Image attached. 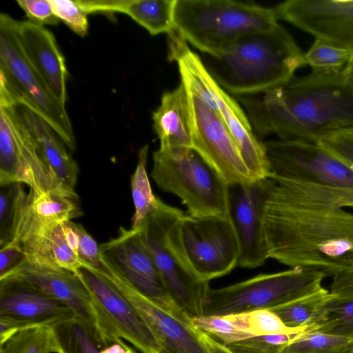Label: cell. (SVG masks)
<instances>
[{"label": "cell", "mask_w": 353, "mask_h": 353, "mask_svg": "<svg viewBox=\"0 0 353 353\" xmlns=\"http://www.w3.org/2000/svg\"><path fill=\"white\" fill-rule=\"evenodd\" d=\"M327 188L270 176L262 210L268 259L333 278L353 268V213Z\"/></svg>", "instance_id": "1"}, {"label": "cell", "mask_w": 353, "mask_h": 353, "mask_svg": "<svg viewBox=\"0 0 353 353\" xmlns=\"http://www.w3.org/2000/svg\"><path fill=\"white\" fill-rule=\"evenodd\" d=\"M239 97L252 128L260 137L317 143L330 132L353 127V88L341 72H314L261 93Z\"/></svg>", "instance_id": "2"}, {"label": "cell", "mask_w": 353, "mask_h": 353, "mask_svg": "<svg viewBox=\"0 0 353 353\" xmlns=\"http://www.w3.org/2000/svg\"><path fill=\"white\" fill-rule=\"evenodd\" d=\"M205 68L225 90L236 95L261 94L290 81L305 65L304 52L279 23L242 36Z\"/></svg>", "instance_id": "3"}, {"label": "cell", "mask_w": 353, "mask_h": 353, "mask_svg": "<svg viewBox=\"0 0 353 353\" xmlns=\"http://www.w3.org/2000/svg\"><path fill=\"white\" fill-rule=\"evenodd\" d=\"M174 21L187 42L211 57L243 35L279 23L273 8L232 0H176Z\"/></svg>", "instance_id": "4"}, {"label": "cell", "mask_w": 353, "mask_h": 353, "mask_svg": "<svg viewBox=\"0 0 353 353\" xmlns=\"http://www.w3.org/2000/svg\"><path fill=\"white\" fill-rule=\"evenodd\" d=\"M168 39V60L177 63L181 81L225 124L253 179L269 178L270 169L264 144L254 133L245 112L215 81L179 33Z\"/></svg>", "instance_id": "5"}, {"label": "cell", "mask_w": 353, "mask_h": 353, "mask_svg": "<svg viewBox=\"0 0 353 353\" xmlns=\"http://www.w3.org/2000/svg\"><path fill=\"white\" fill-rule=\"evenodd\" d=\"M185 213L158 198V208L140 227L141 237L175 303L190 318L202 315L208 282L200 281L186 255L181 236Z\"/></svg>", "instance_id": "6"}, {"label": "cell", "mask_w": 353, "mask_h": 353, "mask_svg": "<svg viewBox=\"0 0 353 353\" xmlns=\"http://www.w3.org/2000/svg\"><path fill=\"white\" fill-rule=\"evenodd\" d=\"M151 177L178 196L194 216H230V186L193 148L160 149L152 154Z\"/></svg>", "instance_id": "7"}, {"label": "cell", "mask_w": 353, "mask_h": 353, "mask_svg": "<svg viewBox=\"0 0 353 353\" xmlns=\"http://www.w3.org/2000/svg\"><path fill=\"white\" fill-rule=\"evenodd\" d=\"M16 21L7 14H0V97L30 108L74 151L76 140L66 108L52 97L26 58Z\"/></svg>", "instance_id": "8"}, {"label": "cell", "mask_w": 353, "mask_h": 353, "mask_svg": "<svg viewBox=\"0 0 353 353\" xmlns=\"http://www.w3.org/2000/svg\"><path fill=\"white\" fill-rule=\"evenodd\" d=\"M326 275L316 270L296 267L206 291L202 315H227L271 309L315 292Z\"/></svg>", "instance_id": "9"}, {"label": "cell", "mask_w": 353, "mask_h": 353, "mask_svg": "<svg viewBox=\"0 0 353 353\" xmlns=\"http://www.w3.org/2000/svg\"><path fill=\"white\" fill-rule=\"evenodd\" d=\"M263 144L270 176L350 192L353 207V170L328 150L317 143L299 140Z\"/></svg>", "instance_id": "10"}, {"label": "cell", "mask_w": 353, "mask_h": 353, "mask_svg": "<svg viewBox=\"0 0 353 353\" xmlns=\"http://www.w3.org/2000/svg\"><path fill=\"white\" fill-rule=\"evenodd\" d=\"M181 236L188 259L200 281L209 283L238 266L240 246L230 216L185 214Z\"/></svg>", "instance_id": "11"}, {"label": "cell", "mask_w": 353, "mask_h": 353, "mask_svg": "<svg viewBox=\"0 0 353 353\" xmlns=\"http://www.w3.org/2000/svg\"><path fill=\"white\" fill-rule=\"evenodd\" d=\"M76 274L90 294L97 314L98 331L106 341L121 339L142 353H159V342L148 323L108 279L85 265Z\"/></svg>", "instance_id": "12"}, {"label": "cell", "mask_w": 353, "mask_h": 353, "mask_svg": "<svg viewBox=\"0 0 353 353\" xmlns=\"http://www.w3.org/2000/svg\"><path fill=\"white\" fill-rule=\"evenodd\" d=\"M100 252L140 293L179 320L192 324L172 300L152 255L142 241L140 227H120L116 238L100 245Z\"/></svg>", "instance_id": "13"}, {"label": "cell", "mask_w": 353, "mask_h": 353, "mask_svg": "<svg viewBox=\"0 0 353 353\" xmlns=\"http://www.w3.org/2000/svg\"><path fill=\"white\" fill-rule=\"evenodd\" d=\"M185 86L189 100L192 148L230 187L256 181L245 166L225 124L191 88Z\"/></svg>", "instance_id": "14"}, {"label": "cell", "mask_w": 353, "mask_h": 353, "mask_svg": "<svg viewBox=\"0 0 353 353\" xmlns=\"http://www.w3.org/2000/svg\"><path fill=\"white\" fill-rule=\"evenodd\" d=\"M94 268L108 279L136 307L155 335L159 353H208L196 328L172 316L140 293L103 255Z\"/></svg>", "instance_id": "15"}, {"label": "cell", "mask_w": 353, "mask_h": 353, "mask_svg": "<svg viewBox=\"0 0 353 353\" xmlns=\"http://www.w3.org/2000/svg\"><path fill=\"white\" fill-rule=\"evenodd\" d=\"M273 9L278 20L353 53V0H288Z\"/></svg>", "instance_id": "16"}, {"label": "cell", "mask_w": 353, "mask_h": 353, "mask_svg": "<svg viewBox=\"0 0 353 353\" xmlns=\"http://www.w3.org/2000/svg\"><path fill=\"white\" fill-rule=\"evenodd\" d=\"M13 187L15 210L10 241L20 245L46 234L61 222L83 215L75 191L35 195L26 193L22 183H14Z\"/></svg>", "instance_id": "17"}, {"label": "cell", "mask_w": 353, "mask_h": 353, "mask_svg": "<svg viewBox=\"0 0 353 353\" xmlns=\"http://www.w3.org/2000/svg\"><path fill=\"white\" fill-rule=\"evenodd\" d=\"M65 305L15 279H0V326L15 332L34 325H54L75 317Z\"/></svg>", "instance_id": "18"}, {"label": "cell", "mask_w": 353, "mask_h": 353, "mask_svg": "<svg viewBox=\"0 0 353 353\" xmlns=\"http://www.w3.org/2000/svg\"><path fill=\"white\" fill-rule=\"evenodd\" d=\"M269 178L230 187V217L240 246L238 266L256 268L268 259L263 239L262 210Z\"/></svg>", "instance_id": "19"}, {"label": "cell", "mask_w": 353, "mask_h": 353, "mask_svg": "<svg viewBox=\"0 0 353 353\" xmlns=\"http://www.w3.org/2000/svg\"><path fill=\"white\" fill-rule=\"evenodd\" d=\"M5 277L21 281L61 302L77 317L90 322L98 330L97 314L90 294L76 273L25 261L0 279Z\"/></svg>", "instance_id": "20"}, {"label": "cell", "mask_w": 353, "mask_h": 353, "mask_svg": "<svg viewBox=\"0 0 353 353\" xmlns=\"http://www.w3.org/2000/svg\"><path fill=\"white\" fill-rule=\"evenodd\" d=\"M16 33L30 65L52 97L65 107L68 70L54 35L43 26L17 21Z\"/></svg>", "instance_id": "21"}, {"label": "cell", "mask_w": 353, "mask_h": 353, "mask_svg": "<svg viewBox=\"0 0 353 353\" xmlns=\"http://www.w3.org/2000/svg\"><path fill=\"white\" fill-rule=\"evenodd\" d=\"M10 102L50 170L64 187L74 190L79 168L68 152L63 141L44 119L30 108L23 103Z\"/></svg>", "instance_id": "22"}, {"label": "cell", "mask_w": 353, "mask_h": 353, "mask_svg": "<svg viewBox=\"0 0 353 353\" xmlns=\"http://www.w3.org/2000/svg\"><path fill=\"white\" fill-rule=\"evenodd\" d=\"M152 119L160 149L192 148L188 94L183 81L162 94Z\"/></svg>", "instance_id": "23"}, {"label": "cell", "mask_w": 353, "mask_h": 353, "mask_svg": "<svg viewBox=\"0 0 353 353\" xmlns=\"http://www.w3.org/2000/svg\"><path fill=\"white\" fill-rule=\"evenodd\" d=\"M176 0H119L118 12L128 14L151 35L176 30L174 11Z\"/></svg>", "instance_id": "24"}, {"label": "cell", "mask_w": 353, "mask_h": 353, "mask_svg": "<svg viewBox=\"0 0 353 353\" xmlns=\"http://www.w3.org/2000/svg\"><path fill=\"white\" fill-rule=\"evenodd\" d=\"M57 353H101L106 341L90 322L74 317L52 327Z\"/></svg>", "instance_id": "25"}, {"label": "cell", "mask_w": 353, "mask_h": 353, "mask_svg": "<svg viewBox=\"0 0 353 353\" xmlns=\"http://www.w3.org/2000/svg\"><path fill=\"white\" fill-rule=\"evenodd\" d=\"M332 294L322 288L319 290L269 309L276 314L288 327H307L312 330L318 321L325 304Z\"/></svg>", "instance_id": "26"}, {"label": "cell", "mask_w": 353, "mask_h": 353, "mask_svg": "<svg viewBox=\"0 0 353 353\" xmlns=\"http://www.w3.org/2000/svg\"><path fill=\"white\" fill-rule=\"evenodd\" d=\"M148 150V145H145L139 150L137 165L131 176V190L134 205V213L132 218V228L141 226L158 208V197L152 192L146 172Z\"/></svg>", "instance_id": "27"}, {"label": "cell", "mask_w": 353, "mask_h": 353, "mask_svg": "<svg viewBox=\"0 0 353 353\" xmlns=\"http://www.w3.org/2000/svg\"><path fill=\"white\" fill-rule=\"evenodd\" d=\"M310 332L353 339V296L332 294L318 321Z\"/></svg>", "instance_id": "28"}, {"label": "cell", "mask_w": 353, "mask_h": 353, "mask_svg": "<svg viewBox=\"0 0 353 353\" xmlns=\"http://www.w3.org/2000/svg\"><path fill=\"white\" fill-rule=\"evenodd\" d=\"M1 353H57L54 330L46 325L21 328L1 345Z\"/></svg>", "instance_id": "29"}, {"label": "cell", "mask_w": 353, "mask_h": 353, "mask_svg": "<svg viewBox=\"0 0 353 353\" xmlns=\"http://www.w3.org/2000/svg\"><path fill=\"white\" fill-rule=\"evenodd\" d=\"M230 318L243 330L253 336L293 334L307 332V327L292 328L269 309L230 314Z\"/></svg>", "instance_id": "30"}, {"label": "cell", "mask_w": 353, "mask_h": 353, "mask_svg": "<svg viewBox=\"0 0 353 353\" xmlns=\"http://www.w3.org/2000/svg\"><path fill=\"white\" fill-rule=\"evenodd\" d=\"M353 339L319 332L299 334L279 353H351Z\"/></svg>", "instance_id": "31"}, {"label": "cell", "mask_w": 353, "mask_h": 353, "mask_svg": "<svg viewBox=\"0 0 353 353\" xmlns=\"http://www.w3.org/2000/svg\"><path fill=\"white\" fill-rule=\"evenodd\" d=\"M352 53L346 48L315 39L309 50L304 53V63L310 66L314 73L339 74L347 64Z\"/></svg>", "instance_id": "32"}, {"label": "cell", "mask_w": 353, "mask_h": 353, "mask_svg": "<svg viewBox=\"0 0 353 353\" xmlns=\"http://www.w3.org/2000/svg\"><path fill=\"white\" fill-rule=\"evenodd\" d=\"M192 325L219 339L225 345L254 336L241 330L229 315H200L191 318Z\"/></svg>", "instance_id": "33"}, {"label": "cell", "mask_w": 353, "mask_h": 353, "mask_svg": "<svg viewBox=\"0 0 353 353\" xmlns=\"http://www.w3.org/2000/svg\"><path fill=\"white\" fill-rule=\"evenodd\" d=\"M298 334L254 336L226 346L234 353H279Z\"/></svg>", "instance_id": "34"}, {"label": "cell", "mask_w": 353, "mask_h": 353, "mask_svg": "<svg viewBox=\"0 0 353 353\" xmlns=\"http://www.w3.org/2000/svg\"><path fill=\"white\" fill-rule=\"evenodd\" d=\"M317 143L353 170V127L327 133Z\"/></svg>", "instance_id": "35"}, {"label": "cell", "mask_w": 353, "mask_h": 353, "mask_svg": "<svg viewBox=\"0 0 353 353\" xmlns=\"http://www.w3.org/2000/svg\"><path fill=\"white\" fill-rule=\"evenodd\" d=\"M50 2L59 20L63 21L78 35L84 37L87 34V14L81 9L77 0H50Z\"/></svg>", "instance_id": "36"}, {"label": "cell", "mask_w": 353, "mask_h": 353, "mask_svg": "<svg viewBox=\"0 0 353 353\" xmlns=\"http://www.w3.org/2000/svg\"><path fill=\"white\" fill-rule=\"evenodd\" d=\"M51 250L54 263L59 268L76 273L82 267V261L65 239L62 222L54 228L52 233Z\"/></svg>", "instance_id": "37"}, {"label": "cell", "mask_w": 353, "mask_h": 353, "mask_svg": "<svg viewBox=\"0 0 353 353\" xmlns=\"http://www.w3.org/2000/svg\"><path fill=\"white\" fill-rule=\"evenodd\" d=\"M15 210L13 185L1 187L0 192V246L11 240Z\"/></svg>", "instance_id": "38"}, {"label": "cell", "mask_w": 353, "mask_h": 353, "mask_svg": "<svg viewBox=\"0 0 353 353\" xmlns=\"http://www.w3.org/2000/svg\"><path fill=\"white\" fill-rule=\"evenodd\" d=\"M17 2L30 21L43 26L58 24L59 20L53 12L50 0H18Z\"/></svg>", "instance_id": "39"}, {"label": "cell", "mask_w": 353, "mask_h": 353, "mask_svg": "<svg viewBox=\"0 0 353 353\" xmlns=\"http://www.w3.org/2000/svg\"><path fill=\"white\" fill-rule=\"evenodd\" d=\"M77 229L79 234V255L83 265L98 268L101 263L100 245L81 225L77 223Z\"/></svg>", "instance_id": "40"}, {"label": "cell", "mask_w": 353, "mask_h": 353, "mask_svg": "<svg viewBox=\"0 0 353 353\" xmlns=\"http://www.w3.org/2000/svg\"><path fill=\"white\" fill-rule=\"evenodd\" d=\"M26 260L21 245L10 241L1 247L0 277L12 270Z\"/></svg>", "instance_id": "41"}, {"label": "cell", "mask_w": 353, "mask_h": 353, "mask_svg": "<svg viewBox=\"0 0 353 353\" xmlns=\"http://www.w3.org/2000/svg\"><path fill=\"white\" fill-rule=\"evenodd\" d=\"M330 292L336 296H353V268L333 278Z\"/></svg>", "instance_id": "42"}, {"label": "cell", "mask_w": 353, "mask_h": 353, "mask_svg": "<svg viewBox=\"0 0 353 353\" xmlns=\"http://www.w3.org/2000/svg\"><path fill=\"white\" fill-rule=\"evenodd\" d=\"M196 333L208 353H234L226 345L214 340L210 335L196 329Z\"/></svg>", "instance_id": "43"}, {"label": "cell", "mask_w": 353, "mask_h": 353, "mask_svg": "<svg viewBox=\"0 0 353 353\" xmlns=\"http://www.w3.org/2000/svg\"><path fill=\"white\" fill-rule=\"evenodd\" d=\"M341 76L344 82L353 88V53L344 68L341 72Z\"/></svg>", "instance_id": "44"}, {"label": "cell", "mask_w": 353, "mask_h": 353, "mask_svg": "<svg viewBox=\"0 0 353 353\" xmlns=\"http://www.w3.org/2000/svg\"><path fill=\"white\" fill-rule=\"evenodd\" d=\"M129 353H137V352L134 349H133L132 347H130Z\"/></svg>", "instance_id": "45"}, {"label": "cell", "mask_w": 353, "mask_h": 353, "mask_svg": "<svg viewBox=\"0 0 353 353\" xmlns=\"http://www.w3.org/2000/svg\"><path fill=\"white\" fill-rule=\"evenodd\" d=\"M351 353H353V350H352Z\"/></svg>", "instance_id": "46"}]
</instances>
